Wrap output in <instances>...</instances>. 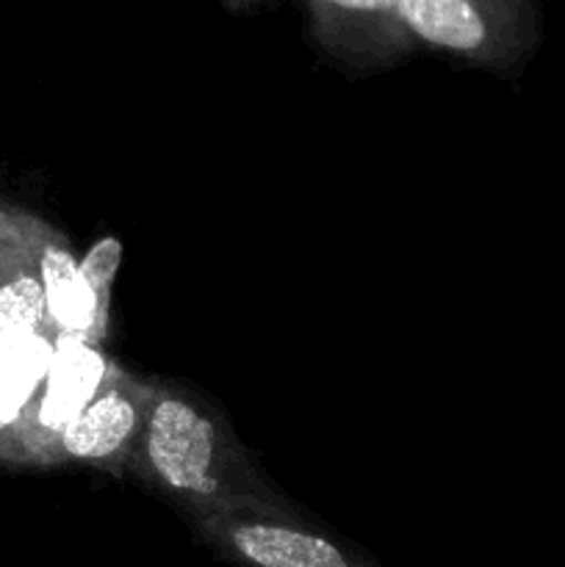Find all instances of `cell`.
<instances>
[{
  "label": "cell",
  "instance_id": "cell-5",
  "mask_svg": "<svg viewBox=\"0 0 565 567\" xmlns=\"http://www.w3.org/2000/svg\"><path fill=\"white\" fill-rule=\"evenodd\" d=\"M42 291L50 319L61 336L83 338L97 321L100 299L81 271V260L64 247H48L42 252Z\"/></svg>",
  "mask_w": 565,
  "mask_h": 567
},
{
  "label": "cell",
  "instance_id": "cell-6",
  "mask_svg": "<svg viewBox=\"0 0 565 567\" xmlns=\"http://www.w3.org/2000/svg\"><path fill=\"white\" fill-rule=\"evenodd\" d=\"M136 408L127 396L111 391L94 399L61 430L64 452L78 460H105L136 430Z\"/></svg>",
  "mask_w": 565,
  "mask_h": 567
},
{
  "label": "cell",
  "instance_id": "cell-8",
  "mask_svg": "<svg viewBox=\"0 0 565 567\" xmlns=\"http://www.w3.org/2000/svg\"><path fill=\"white\" fill-rule=\"evenodd\" d=\"M321 28L338 37H391L402 31L397 20L399 0H310Z\"/></svg>",
  "mask_w": 565,
  "mask_h": 567
},
{
  "label": "cell",
  "instance_id": "cell-1",
  "mask_svg": "<svg viewBox=\"0 0 565 567\" xmlns=\"http://www.w3.org/2000/svg\"><path fill=\"white\" fill-rule=\"evenodd\" d=\"M147 452L153 468L172 491H214V424L183 399H161L155 404L147 426Z\"/></svg>",
  "mask_w": 565,
  "mask_h": 567
},
{
  "label": "cell",
  "instance_id": "cell-10",
  "mask_svg": "<svg viewBox=\"0 0 565 567\" xmlns=\"http://www.w3.org/2000/svg\"><path fill=\"white\" fill-rule=\"evenodd\" d=\"M122 264V244L120 238L109 236L100 238L81 260V271L86 277V282L92 286V291L97 293V299H103L109 293L111 282H114L116 269Z\"/></svg>",
  "mask_w": 565,
  "mask_h": 567
},
{
  "label": "cell",
  "instance_id": "cell-3",
  "mask_svg": "<svg viewBox=\"0 0 565 567\" xmlns=\"http://www.w3.org/2000/svg\"><path fill=\"white\" fill-rule=\"evenodd\" d=\"M105 377V360L83 338L61 336L53 349L48 380H44L39 421L48 430H64L78 413L97 399V388Z\"/></svg>",
  "mask_w": 565,
  "mask_h": 567
},
{
  "label": "cell",
  "instance_id": "cell-7",
  "mask_svg": "<svg viewBox=\"0 0 565 567\" xmlns=\"http://www.w3.org/2000/svg\"><path fill=\"white\" fill-rule=\"evenodd\" d=\"M53 349L39 332L0 341V424L14 421L31 402L39 382L48 380Z\"/></svg>",
  "mask_w": 565,
  "mask_h": 567
},
{
  "label": "cell",
  "instance_id": "cell-2",
  "mask_svg": "<svg viewBox=\"0 0 565 567\" xmlns=\"http://www.w3.org/2000/svg\"><path fill=\"white\" fill-rule=\"evenodd\" d=\"M504 0H399L402 31L449 53H485L502 28Z\"/></svg>",
  "mask_w": 565,
  "mask_h": 567
},
{
  "label": "cell",
  "instance_id": "cell-4",
  "mask_svg": "<svg viewBox=\"0 0 565 567\" xmlns=\"http://www.w3.org/2000/svg\"><path fill=\"white\" fill-rule=\"evenodd\" d=\"M233 546L258 567H349L332 543L277 524H242Z\"/></svg>",
  "mask_w": 565,
  "mask_h": 567
},
{
  "label": "cell",
  "instance_id": "cell-9",
  "mask_svg": "<svg viewBox=\"0 0 565 567\" xmlns=\"http://www.w3.org/2000/svg\"><path fill=\"white\" fill-rule=\"evenodd\" d=\"M48 305H44L42 282L22 275L0 288V341L37 332L42 324Z\"/></svg>",
  "mask_w": 565,
  "mask_h": 567
}]
</instances>
